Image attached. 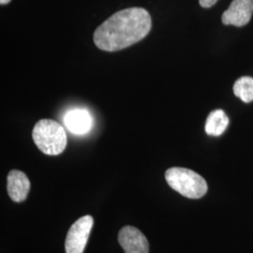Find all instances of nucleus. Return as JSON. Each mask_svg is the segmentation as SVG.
<instances>
[{"label": "nucleus", "mask_w": 253, "mask_h": 253, "mask_svg": "<svg viewBox=\"0 0 253 253\" xmlns=\"http://www.w3.org/2000/svg\"><path fill=\"white\" fill-rule=\"evenodd\" d=\"M11 0H0V4L1 5H6V4H9Z\"/></svg>", "instance_id": "f8f14e48"}, {"label": "nucleus", "mask_w": 253, "mask_h": 253, "mask_svg": "<svg viewBox=\"0 0 253 253\" xmlns=\"http://www.w3.org/2000/svg\"><path fill=\"white\" fill-rule=\"evenodd\" d=\"M217 0H199L200 5L203 8H210L217 3Z\"/></svg>", "instance_id": "9b49d317"}, {"label": "nucleus", "mask_w": 253, "mask_h": 253, "mask_svg": "<svg viewBox=\"0 0 253 253\" xmlns=\"http://www.w3.org/2000/svg\"><path fill=\"white\" fill-rule=\"evenodd\" d=\"M33 141L38 148L45 155L57 156L67 146V134L64 127L52 119H42L32 131Z\"/></svg>", "instance_id": "f03ea898"}, {"label": "nucleus", "mask_w": 253, "mask_h": 253, "mask_svg": "<svg viewBox=\"0 0 253 253\" xmlns=\"http://www.w3.org/2000/svg\"><path fill=\"white\" fill-rule=\"evenodd\" d=\"M234 93L237 98L244 102L253 100V78L244 76L235 81Z\"/></svg>", "instance_id": "9d476101"}, {"label": "nucleus", "mask_w": 253, "mask_h": 253, "mask_svg": "<svg viewBox=\"0 0 253 253\" xmlns=\"http://www.w3.org/2000/svg\"><path fill=\"white\" fill-rule=\"evenodd\" d=\"M94 219L86 215L77 219L70 228L65 241L66 253H83L87 244Z\"/></svg>", "instance_id": "20e7f679"}, {"label": "nucleus", "mask_w": 253, "mask_h": 253, "mask_svg": "<svg viewBox=\"0 0 253 253\" xmlns=\"http://www.w3.org/2000/svg\"><path fill=\"white\" fill-rule=\"evenodd\" d=\"M151 27L152 20L146 9H122L105 20L95 30L94 43L102 51H120L145 39Z\"/></svg>", "instance_id": "f257e3e1"}, {"label": "nucleus", "mask_w": 253, "mask_h": 253, "mask_svg": "<svg viewBox=\"0 0 253 253\" xmlns=\"http://www.w3.org/2000/svg\"><path fill=\"white\" fill-rule=\"evenodd\" d=\"M229 126V118L224 111L217 109L208 115L206 122V132L208 135H221Z\"/></svg>", "instance_id": "1a4fd4ad"}, {"label": "nucleus", "mask_w": 253, "mask_h": 253, "mask_svg": "<svg viewBox=\"0 0 253 253\" xmlns=\"http://www.w3.org/2000/svg\"><path fill=\"white\" fill-rule=\"evenodd\" d=\"M253 13V0H233L222 14L221 21L226 26L244 27L251 21Z\"/></svg>", "instance_id": "39448f33"}, {"label": "nucleus", "mask_w": 253, "mask_h": 253, "mask_svg": "<svg viewBox=\"0 0 253 253\" xmlns=\"http://www.w3.org/2000/svg\"><path fill=\"white\" fill-rule=\"evenodd\" d=\"M118 242L125 253H149L147 238L135 227H123L118 234Z\"/></svg>", "instance_id": "423d86ee"}, {"label": "nucleus", "mask_w": 253, "mask_h": 253, "mask_svg": "<svg viewBox=\"0 0 253 253\" xmlns=\"http://www.w3.org/2000/svg\"><path fill=\"white\" fill-rule=\"evenodd\" d=\"M7 190L9 198L15 203L27 199L30 190V181L27 174L19 170H11L7 177Z\"/></svg>", "instance_id": "0eeeda50"}, {"label": "nucleus", "mask_w": 253, "mask_h": 253, "mask_svg": "<svg viewBox=\"0 0 253 253\" xmlns=\"http://www.w3.org/2000/svg\"><path fill=\"white\" fill-rule=\"evenodd\" d=\"M165 179L172 190L190 199H200L208 192V183L199 173L181 167H172L165 172Z\"/></svg>", "instance_id": "7ed1b4c3"}, {"label": "nucleus", "mask_w": 253, "mask_h": 253, "mask_svg": "<svg viewBox=\"0 0 253 253\" xmlns=\"http://www.w3.org/2000/svg\"><path fill=\"white\" fill-rule=\"evenodd\" d=\"M64 123L67 128L74 134H84L92 127V117L84 109H74L69 111L64 117Z\"/></svg>", "instance_id": "6e6552de"}]
</instances>
